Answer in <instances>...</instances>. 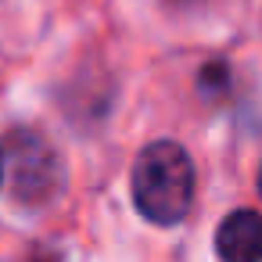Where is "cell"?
Here are the masks:
<instances>
[{"mask_svg":"<svg viewBox=\"0 0 262 262\" xmlns=\"http://www.w3.org/2000/svg\"><path fill=\"white\" fill-rule=\"evenodd\" d=\"M0 183H4V151H0Z\"/></svg>","mask_w":262,"mask_h":262,"instance_id":"cell-4","label":"cell"},{"mask_svg":"<svg viewBox=\"0 0 262 262\" xmlns=\"http://www.w3.org/2000/svg\"><path fill=\"white\" fill-rule=\"evenodd\" d=\"M8 180L22 205H43L61 187V162L40 133H15L8 144Z\"/></svg>","mask_w":262,"mask_h":262,"instance_id":"cell-2","label":"cell"},{"mask_svg":"<svg viewBox=\"0 0 262 262\" xmlns=\"http://www.w3.org/2000/svg\"><path fill=\"white\" fill-rule=\"evenodd\" d=\"M133 201H137V212L155 226H172L190 212L194 162L176 140H155L137 155Z\"/></svg>","mask_w":262,"mask_h":262,"instance_id":"cell-1","label":"cell"},{"mask_svg":"<svg viewBox=\"0 0 262 262\" xmlns=\"http://www.w3.org/2000/svg\"><path fill=\"white\" fill-rule=\"evenodd\" d=\"M258 194H262V169H258Z\"/></svg>","mask_w":262,"mask_h":262,"instance_id":"cell-5","label":"cell"},{"mask_svg":"<svg viewBox=\"0 0 262 262\" xmlns=\"http://www.w3.org/2000/svg\"><path fill=\"white\" fill-rule=\"evenodd\" d=\"M215 251L223 262H262V212H230L215 230Z\"/></svg>","mask_w":262,"mask_h":262,"instance_id":"cell-3","label":"cell"}]
</instances>
